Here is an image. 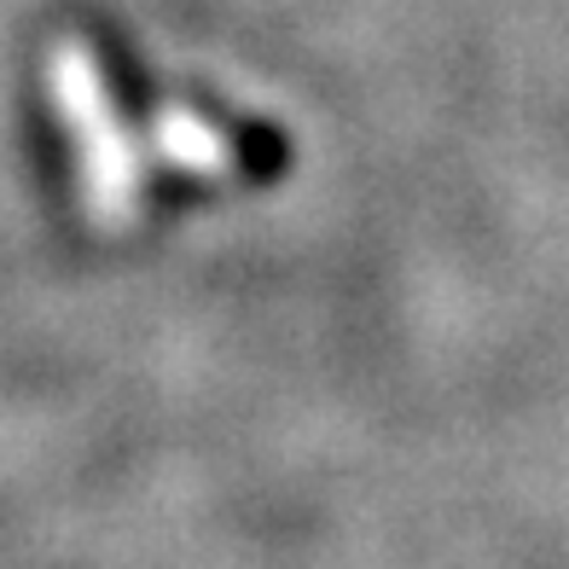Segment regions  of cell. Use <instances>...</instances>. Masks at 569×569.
<instances>
[{"mask_svg": "<svg viewBox=\"0 0 569 569\" xmlns=\"http://www.w3.org/2000/svg\"><path fill=\"white\" fill-rule=\"evenodd\" d=\"M53 82H59V106L76 134V151H82L93 216L134 221L146 198V174H140V146L128 134L122 82L111 76L106 47H93L88 36H64L53 47Z\"/></svg>", "mask_w": 569, "mask_h": 569, "instance_id": "1", "label": "cell"}, {"mask_svg": "<svg viewBox=\"0 0 569 569\" xmlns=\"http://www.w3.org/2000/svg\"><path fill=\"white\" fill-rule=\"evenodd\" d=\"M158 151L169 163L192 169V174H210V180L268 174V169L284 163V146L273 134H250L244 140V128L210 117L203 106H163L158 111Z\"/></svg>", "mask_w": 569, "mask_h": 569, "instance_id": "2", "label": "cell"}]
</instances>
